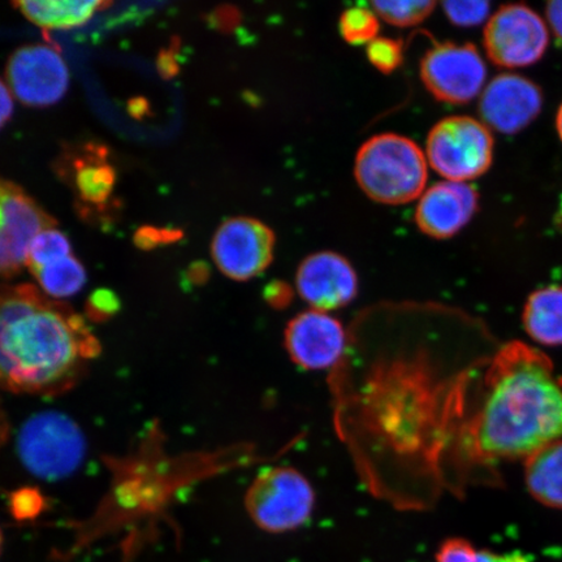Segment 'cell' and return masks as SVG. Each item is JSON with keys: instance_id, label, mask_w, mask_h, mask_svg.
<instances>
[{"instance_id": "13", "label": "cell", "mask_w": 562, "mask_h": 562, "mask_svg": "<svg viewBox=\"0 0 562 562\" xmlns=\"http://www.w3.org/2000/svg\"><path fill=\"white\" fill-rule=\"evenodd\" d=\"M5 79L18 101L32 108H46L67 93L69 70L54 47L27 45L11 55Z\"/></svg>"}, {"instance_id": "8", "label": "cell", "mask_w": 562, "mask_h": 562, "mask_svg": "<svg viewBox=\"0 0 562 562\" xmlns=\"http://www.w3.org/2000/svg\"><path fill=\"white\" fill-rule=\"evenodd\" d=\"M483 45L497 67H530L543 58L550 45V26L530 7L505 4L490 16Z\"/></svg>"}, {"instance_id": "25", "label": "cell", "mask_w": 562, "mask_h": 562, "mask_svg": "<svg viewBox=\"0 0 562 562\" xmlns=\"http://www.w3.org/2000/svg\"><path fill=\"white\" fill-rule=\"evenodd\" d=\"M374 10L364 9V7H353L342 12L340 18V33L344 41L350 45H369L370 42L378 38L381 23Z\"/></svg>"}, {"instance_id": "29", "label": "cell", "mask_w": 562, "mask_h": 562, "mask_svg": "<svg viewBox=\"0 0 562 562\" xmlns=\"http://www.w3.org/2000/svg\"><path fill=\"white\" fill-rule=\"evenodd\" d=\"M119 308H121V301H119L115 292L98 290L91 293L86 311L89 319L101 323L112 318L119 312Z\"/></svg>"}, {"instance_id": "2", "label": "cell", "mask_w": 562, "mask_h": 562, "mask_svg": "<svg viewBox=\"0 0 562 562\" xmlns=\"http://www.w3.org/2000/svg\"><path fill=\"white\" fill-rule=\"evenodd\" d=\"M562 439V379L524 342L498 348L475 383L454 461L456 496L497 463L526 460Z\"/></svg>"}, {"instance_id": "4", "label": "cell", "mask_w": 562, "mask_h": 562, "mask_svg": "<svg viewBox=\"0 0 562 562\" xmlns=\"http://www.w3.org/2000/svg\"><path fill=\"white\" fill-rule=\"evenodd\" d=\"M358 187L383 205H405L426 191L428 161L413 139L396 133L371 137L355 160Z\"/></svg>"}, {"instance_id": "35", "label": "cell", "mask_w": 562, "mask_h": 562, "mask_svg": "<svg viewBox=\"0 0 562 562\" xmlns=\"http://www.w3.org/2000/svg\"><path fill=\"white\" fill-rule=\"evenodd\" d=\"M3 543H4L3 532H2V529H0V553H2V551H3Z\"/></svg>"}, {"instance_id": "17", "label": "cell", "mask_w": 562, "mask_h": 562, "mask_svg": "<svg viewBox=\"0 0 562 562\" xmlns=\"http://www.w3.org/2000/svg\"><path fill=\"white\" fill-rule=\"evenodd\" d=\"M108 158L104 146L87 145L65 157L59 167L79 199L90 206L102 209L114 193L116 172Z\"/></svg>"}, {"instance_id": "1", "label": "cell", "mask_w": 562, "mask_h": 562, "mask_svg": "<svg viewBox=\"0 0 562 562\" xmlns=\"http://www.w3.org/2000/svg\"><path fill=\"white\" fill-rule=\"evenodd\" d=\"M480 322L431 302H385L349 326L329 372L333 417L358 477L378 501L425 512L454 492V461L488 361Z\"/></svg>"}, {"instance_id": "21", "label": "cell", "mask_w": 562, "mask_h": 562, "mask_svg": "<svg viewBox=\"0 0 562 562\" xmlns=\"http://www.w3.org/2000/svg\"><path fill=\"white\" fill-rule=\"evenodd\" d=\"M32 273L37 279L41 290L54 300L74 296L87 283V271L74 256L41 267Z\"/></svg>"}, {"instance_id": "19", "label": "cell", "mask_w": 562, "mask_h": 562, "mask_svg": "<svg viewBox=\"0 0 562 562\" xmlns=\"http://www.w3.org/2000/svg\"><path fill=\"white\" fill-rule=\"evenodd\" d=\"M527 335L546 347L562 346V286L550 285L530 294L524 306Z\"/></svg>"}, {"instance_id": "27", "label": "cell", "mask_w": 562, "mask_h": 562, "mask_svg": "<svg viewBox=\"0 0 562 562\" xmlns=\"http://www.w3.org/2000/svg\"><path fill=\"white\" fill-rule=\"evenodd\" d=\"M442 11L452 24L468 27L486 21L491 4L488 2H446L442 3Z\"/></svg>"}, {"instance_id": "20", "label": "cell", "mask_w": 562, "mask_h": 562, "mask_svg": "<svg viewBox=\"0 0 562 562\" xmlns=\"http://www.w3.org/2000/svg\"><path fill=\"white\" fill-rule=\"evenodd\" d=\"M31 23L44 31H68L87 24L108 2H16L13 3Z\"/></svg>"}, {"instance_id": "31", "label": "cell", "mask_w": 562, "mask_h": 562, "mask_svg": "<svg viewBox=\"0 0 562 562\" xmlns=\"http://www.w3.org/2000/svg\"><path fill=\"white\" fill-rule=\"evenodd\" d=\"M546 18L548 26L562 41V0H553L547 4Z\"/></svg>"}, {"instance_id": "9", "label": "cell", "mask_w": 562, "mask_h": 562, "mask_svg": "<svg viewBox=\"0 0 562 562\" xmlns=\"http://www.w3.org/2000/svg\"><path fill=\"white\" fill-rule=\"evenodd\" d=\"M420 79L435 100L467 104L486 88L487 66L474 45L446 42L426 53L420 63Z\"/></svg>"}, {"instance_id": "26", "label": "cell", "mask_w": 562, "mask_h": 562, "mask_svg": "<svg viewBox=\"0 0 562 562\" xmlns=\"http://www.w3.org/2000/svg\"><path fill=\"white\" fill-rule=\"evenodd\" d=\"M368 58L372 66L382 74H392L404 60L403 42L378 37L368 45Z\"/></svg>"}, {"instance_id": "23", "label": "cell", "mask_w": 562, "mask_h": 562, "mask_svg": "<svg viewBox=\"0 0 562 562\" xmlns=\"http://www.w3.org/2000/svg\"><path fill=\"white\" fill-rule=\"evenodd\" d=\"M69 256H72V248L67 236L59 229L48 228L33 238L27 250L26 267L33 272Z\"/></svg>"}, {"instance_id": "11", "label": "cell", "mask_w": 562, "mask_h": 562, "mask_svg": "<svg viewBox=\"0 0 562 562\" xmlns=\"http://www.w3.org/2000/svg\"><path fill=\"white\" fill-rule=\"evenodd\" d=\"M55 226L54 217L23 188L0 179V284L26 267L33 238Z\"/></svg>"}, {"instance_id": "30", "label": "cell", "mask_w": 562, "mask_h": 562, "mask_svg": "<svg viewBox=\"0 0 562 562\" xmlns=\"http://www.w3.org/2000/svg\"><path fill=\"white\" fill-rule=\"evenodd\" d=\"M178 238V234L173 231H167L164 235V231L154 228H143L138 231L136 235V244L140 248L150 249L161 243L175 241Z\"/></svg>"}, {"instance_id": "34", "label": "cell", "mask_w": 562, "mask_h": 562, "mask_svg": "<svg viewBox=\"0 0 562 562\" xmlns=\"http://www.w3.org/2000/svg\"><path fill=\"white\" fill-rule=\"evenodd\" d=\"M557 128H558L559 137H560L561 143H562V104L560 105V109L558 111Z\"/></svg>"}, {"instance_id": "3", "label": "cell", "mask_w": 562, "mask_h": 562, "mask_svg": "<svg viewBox=\"0 0 562 562\" xmlns=\"http://www.w3.org/2000/svg\"><path fill=\"white\" fill-rule=\"evenodd\" d=\"M101 342L72 307L31 284H0V389L61 395L79 384Z\"/></svg>"}, {"instance_id": "18", "label": "cell", "mask_w": 562, "mask_h": 562, "mask_svg": "<svg viewBox=\"0 0 562 562\" xmlns=\"http://www.w3.org/2000/svg\"><path fill=\"white\" fill-rule=\"evenodd\" d=\"M524 462L526 486L533 501L562 509V439L538 449Z\"/></svg>"}, {"instance_id": "32", "label": "cell", "mask_w": 562, "mask_h": 562, "mask_svg": "<svg viewBox=\"0 0 562 562\" xmlns=\"http://www.w3.org/2000/svg\"><path fill=\"white\" fill-rule=\"evenodd\" d=\"M13 112L12 93L9 87L0 80V128L10 121Z\"/></svg>"}, {"instance_id": "16", "label": "cell", "mask_w": 562, "mask_h": 562, "mask_svg": "<svg viewBox=\"0 0 562 562\" xmlns=\"http://www.w3.org/2000/svg\"><path fill=\"white\" fill-rule=\"evenodd\" d=\"M480 209V194L469 182L440 181L419 196L416 223L435 240H447L472 222Z\"/></svg>"}, {"instance_id": "14", "label": "cell", "mask_w": 562, "mask_h": 562, "mask_svg": "<svg viewBox=\"0 0 562 562\" xmlns=\"http://www.w3.org/2000/svg\"><path fill=\"white\" fill-rule=\"evenodd\" d=\"M543 91L536 82L516 74L492 79L480 98L482 122L503 135H517L539 116Z\"/></svg>"}, {"instance_id": "7", "label": "cell", "mask_w": 562, "mask_h": 562, "mask_svg": "<svg viewBox=\"0 0 562 562\" xmlns=\"http://www.w3.org/2000/svg\"><path fill=\"white\" fill-rule=\"evenodd\" d=\"M19 454L24 467L35 475L56 480L80 467L86 454V439L80 427L60 413L34 416L20 431Z\"/></svg>"}, {"instance_id": "15", "label": "cell", "mask_w": 562, "mask_h": 562, "mask_svg": "<svg viewBox=\"0 0 562 562\" xmlns=\"http://www.w3.org/2000/svg\"><path fill=\"white\" fill-rule=\"evenodd\" d=\"M296 291L308 308L326 313L353 302L358 277L348 259L335 251H316L304 259L296 272Z\"/></svg>"}, {"instance_id": "6", "label": "cell", "mask_w": 562, "mask_h": 562, "mask_svg": "<svg viewBox=\"0 0 562 562\" xmlns=\"http://www.w3.org/2000/svg\"><path fill=\"white\" fill-rule=\"evenodd\" d=\"M495 139L482 121L469 116L442 119L428 133V166L448 181L469 182L486 173L494 160Z\"/></svg>"}, {"instance_id": "12", "label": "cell", "mask_w": 562, "mask_h": 562, "mask_svg": "<svg viewBox=\"0 0 562 562\" xmlns=\"http://www.w3.org/2000/svg\"><path fill=\"white\" fill-rule=\"evenodd\" d=\"M349 327L333 313L307 311L293 316L284 331L288 356L299 368L333 372L347 355Z\"/></svg>"}, {"instance_id": "22", "label": "cell", "mask_w": 562, "mask_h": 562, "mask_svg": "<svg viewBox=\"0 0 562 562\" xmlns=\"http://www.w3.org/2000/svg\"><path fill=\"white\" fill-rule=\"evenodd\" d=\"M437 562H531L521 552L496 553L477 550L472 542L463 538H448L435 554Z\"/></svg>"}, {"instance_id": "33", "label": "cell", "mask_w": 562, "mask_h": 562, "mask_svg": "<svg viewBox=\"0 0 562 562\" xmlns=\"http://www.w3.org/2000/svg\"><path fill=\"white\" fill-rule=\"evenodd\" d=\"M7 434H9V425H7L5 414L0 406V447L3 446V442L7 439Z\"/></svg>"}, {"instance_id": "24", "label": "cell", "mask_w": 562, "mask_h": 562, "mask_svg": "<svg viewBox=\"0 0 562 562\" xmlns=\"http://www.w3.org/2000/svg\"><path fill=\"white\" fill-rule=\"evenodd\" d=\"M371 5L378 18L385 23L406 27L424 23L431 15L437 3L428 0H406V2H374Z\"/></svg>"}, {"instance_id": "10", "label": "cell", "mask_w": 562, "mask_h": 562, "mask_svg": "<svg viewBox=\"0 0 562 562\" xmlns=\"http://www.w3.org/2000/svg\"><path fill=\"white\" fill-rule=\"evenodd\" d=\"M276 245V234L263 222L255 217H232L217 228L211 243V256L223 276L248 281L269 269Z\"/></svg>"}, {"instance_id": "5", "label": "cell", "mask_w": 562, "mask_h": 562, "mask_svg": "<svg viewBox=\"0 0 562 562\" xmlns=\"http://www.w3.org/2000/svg\"><path fill=\"white\" fill-rule=\"evenodd\" d=\"M245 509L259 530L292 532L304 527L315 509L311 481L292 467H267L246 491Z\"/></svg>"}, {"instance_id": "28", "label": "cell", "mask_w": 562, "mask_h": 562, "mask_svg": "<svg viewBox=\"0 0 562 562\" xmlns=\"http://www.w3.org/2000/svg\"><path fill=\"white\" fill-rule=\"evenodd\" d=\"M44 496L37 488H21L11 496L12 515L18 519H33L44 509Z\"/></svg>"}]
</instances>
